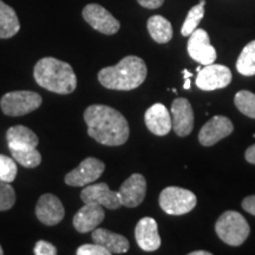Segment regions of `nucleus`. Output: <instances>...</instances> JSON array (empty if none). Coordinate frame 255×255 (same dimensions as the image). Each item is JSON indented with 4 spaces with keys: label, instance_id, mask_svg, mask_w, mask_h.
I'll return each mask as SVG.
<instances>
[{
    "label": "nucleus",
    "instance_id": "1",
    "mask_svg": "<svg viewBox=\"0 0 255 255\" xmlns=\"http://www.w3.org/2000/svg\"><path fill=\"white\" fill-rule=\"evenodd\" d=\"M88 135L96 142L108 146H119L128 141L129 123L119 110L108 105L94 104L84 111Z\"/></svg>",
    "mask_w": 255,
    "mask_h": 255
},
{
    "label": "nucleus",
    "instance_id": "2",
    "mask_svg": "<svg viewBox=\"0 0 255 255\" xmlns=\"http://www.w3.org/2000/svg\"><path fill=\"white\" fill-rule=\"evenodd\" d=\"M148 69L144 60L136 56H127L115 66H108L98 72V81L110 90L129 91L144 83Z\"/></svg>",
    "mask_w": 255,
    "mask_h": 255
},
{
    "label": "nucleus",
    "instance_id": "3",
    "mask_svg": "<svg viewBox=\"0 0 255 255\" xmlns=\"http://www.w3.org/2000/svg\"><path fill=\"white\" fill-rule=\"evenodd\" d=\"M33 77L39 87L58 95L72 94L77 88V76L72 66L53 57L38 60L33 69Z\"/></svg>",
    "mask_w": 255,
    "mask_h": 255
},
{
    "label": "nucleus",
    "instance_id": "4",
    "mask_svg": "<svg viewBox=\"0 0 255 255\" xmlns=\"http://www.w3.org/2000/svg\"><path fill=\"white\" fill-rule=\"evenodd\" d=\"M218 237L229 246H241L250 237V225L240 213L228 210L218 219L215 223Z\"/></svg>",
    "mask_w": 255,
    "mask_h": 255
},
{
    "label": "nucleus",
    "instance_id": "5",
    "mask_svg": "<svg viewBox=\"0 0 255 255\" xmlns=\"http://www.w3.org/2000/svg\"><path fill=\"white\" fill-rule=\"evenodd\" d=\"M43 103V98L34 91L7 92L0 100V108L6 116L19 117L37 110Z\"/></svg>",
    "mask_w": 255,
    "mask_h": 255
},
{
    "label": "nucleus",
    "instance_id": "6",
    "mask_svg": "<svg viewBox=\"0 0 255 255\" xmlns=\"http://www.w3.org/2000/svg\"><path fill=\"white\" fill-rule=\"evenodd\" d=\"M159 207L169 215H184L195 208L197 199L193 191L180 187H167L159 194Z\"/></svg>",
    "mask_w": 255,
    "mask_h": 255
},
{
    "label": "nucleus",
    "instance_id": "7",
    "mask_svg": "<svg viewBox=\"0 0 255 255\" xmlns=\"http://www.w3.org/2000/svg\"><path fill=\"white\" fill-rule=\"evenodd\" d=\"M105 164L101 159L88 157L81 162V164L65 175V183L71 187H85L94 183L104 173Z\"/></svg>",
    "mask_w": 255,
    "mask_h": 255
},
{
    "label": "nucleus",
    "instance_id": "8",
    "mask_svg": "<svg viewBox=\"0 0 255 255\" xmlns=\"http://www.w3.org/2000/svg\"><path fill=\"white\" fill-rule=\"evenodd\" d=\"M83 18L94 30L111 36L117 33L121 27L120 21L113 14L98 4H89L83 8Z\"/></svg>",
    "mask_w": 255,
    "mask_h": 255
},
{
    "label": "nucleus",
    "instance_id": "9",
    "mask_svg": "<svg viewBox=\"0 0 255 255\" xmlns=\"http://www.w3.org/2000/svg\"><path fill=\"white\" fill-rule=\"evenodd\" d=\"M232 82V72L227 66L220 64L205 65L197 72L196 87L203 91H214L228 87Z\"/></svg>",
    "mask_w": 255,
    "mask_h": 255
},
{
    "label": "nucleus",
    "instance_id": "10",
    "mask_svg": "<svg viewBox=\"0 0 255 255\" xmlns=\"http://www.w3.org/2000/svg\"><path fill=\"white\" fill-rule=\"evenodd\" d=\"M187 49L191 58L202 65H209L215 62L216 50L210 44L208 33L202 28H196L190 34Z\"/></svg>",
    "mask_w": 255,
    "mask_h": 255
},
{
    "label": "nucleus",
    "instance_id": "11",
    "mask_svg": "<svg viewBox=\"0 0 255 255\" xmlns=\"http://www.w3.org/2000/svg\"><path fill=\"white\" fill-rule=\"evenodd\" d=\"M81 199L84 203H96L113 210L122 206L119 191L110 190L109 186L104 182L85 186L81 193Z\"/></svg>",
    "mask_w": 255,
    "mask_h": 255
},
{
    "label": "nucleus",
    "instance_id": "12",
    "mask_svg": "<svg viewBox=\"0 0 255 255\" xmlns=\"http://www.w3.org/2000/svg\"><path fill=\"white\" fill-rule=\"evenodd\" d=\"M36 216L41 223L46 226H56L63 221L65 209L58 197L46 193L41 195L36 206Z\"/></svg>",
    "mask_w": 255,
    "mask_h": 255
},
{
    "label": "nucleus",
    "instance_id": "13",
    "mask_svg": "<svg viewBox=\"0 0 255 255\" xmlns=\"http://www.w3.org/2000/svg\"><path fill=\"white\" fill-rule=\"evenodd\" d=\"M234 130L231 120L225 116H214L199 132V142L203 146H212L231 135Z\"/></svg>",
    "mask_w": 255,
    "mask_h": 255
},
{
    "label": "nucleus",
    "instance_id": "14",
    "mask_svg": "<svg viewBox=\"0 0 255 255\" xmlns=\"http://www.w3.org/2000/svg\"><path fill=\"white\" fill-rule=\"evenodd\" d=\"M146 181L141 174H132L119 190V196L122 206L128 208H135L145 199Z\"/></svg>",
    "mask_w": 255,
    "mask_h": 255
},
{
    "label": "nucleus",
    "instance_id": "15",
    "mask_svg": "<svg viewBox=\"0 0 255 255\" xmlns=\"http://www.w3.org/2000/svg\"><path fill=\"white\" fill-rule=\"evenodd\" d=\"M171 123L175 133L186 137L193 131L194 111L187 98H176L171 105Z\"/></svg>",
    "mask_w": 255,
    "mask_h": 255
},
{
    "label": "nucleus",
    "instance_id": "16",
    "mask_svg": "<svg viewBox=\"0 0 255 255\" xmlns=\"http://www.w3.org/2000/svg\"><path fill=\"white\" fill-rule=\"evenodd\" d=\"M135 238L142 251L154 252L161 247V237L158 234L157 222L152 218H143L137 222Z\"/></svg>",
    "mask_w": 255,
    "mask_h": 255
},
{
    "label": "nucleus",
    "instance_id": "17",
    "mask_svg": "<svg viewBox=\"0 0 255 255\" xmlns=\"http://www.w3.org/2000/svg\"><path fill=\"white\" fill-rule=\"evenodd\" d=\"M105 213L103 207L96 203H85L73 216V227L79 233H89L103 222Z\"/></svg>",
    "mask_w": 255,
    "mask_h": 255
},
{
    "label": "nucleus",
    "instance_id": "18",
    "mask_svg": "<svg viewBox=\"0 0 255 255\" xmlns=\"http://www.w3.org/2000/svg\"><path fill=\"white\" fill-rule=\"evenodd\" d=\"M144 122L149 131L156 136H165L173 129L170 113L161 103H155L145 111Z\"/></svg>",
    "mask_w": 255,
    "mask_h": 255
},
{
    "label": "nucleus",
    "instance_id": "19",
    "mask_svg": "<svg viewBox=\"0 0 255 255\" xmlns=\"http://www.w3.org/2000/svg\"><path fill=\"white\" fill-rule=\"evenodd\" d=\"M91 238L96 244L103 246L110 254H123L129 251L130 244L126 237L108 231L105 228H96L92 231Z\"/></svg>",
    "mask_w": 255,
    "mask_h": 255
},
{
    "label": "nucleus",
    "instance_id": "20",
    "mask_svg": "<svg viewBox=\"0 0 255 255\" xmlns=\"http://www.w3.org/2000/svg\"><path fill=\"white\" fill-rule=\"evenodd\" d=\"M8 148H24V146H34L37 148L39 138L38 136L24 126H14L8 128L6 132Z\"/></svg>",
    "mask_w": 255,
    "mask_h": 255
},
{
    "label": "nucleus",
    "instance_id": "21",
    "mask_svg": "<svg viewBox=\"0 0 255 255\" xmlns=\"http://www.w3.org/2000/svg\"><path fill=\"white\" fill-rule=\"evenodd\" d=\"M20 30L18 15L11 6L0 0V39L14 37Z\"/></svg>",
    "mask_w": 255,
    "mask_h": 255
},
{
    "label": "nucleus",
    "instance_id": "22",
    "mask_svg": "<svg viewBox=\"0 0 255 255\" xmlns=\"http://www.w3.org/2000/svg\"><path fill=\"white\" fill-rule=\"evenodd\" d=\"M149 34L156 43L165 44L173 38V26L170 21L162 15H152L146 23Z\"/></svg>",
    "mask_w": 255,
    "mask_h": 255
},
{
    "label": "nucleus",
    "instance_id": "23",
    "mask_svg": "<svg viewBox=\"0 0 255 255\" xmlns=\"http://www.w3.org/2000/svg\"><path fill=\"white\" fill-rule=\"evenodd\" d=\"M15 162L25 168H36L41 163V155L34 146L8 148Z\"/></svg>",
    "mask_w": 255,
    "mask_h": 255
},
{
    "label": "nucleus",
    "instance_id": "24",
    "mask_svg": "<svg viewBox=\"0 0 255 255\" xmlns=\"http://www.w3.org/2000/svg\"><path fill=\"white\" fill-rule=\"evenodd\" d=\"M237 70L244 76L255 75V40H252L242 49L237 60Z\"/></svg>",
    "mask_w": 255,
    "mask_h": 255
},
{
    "label": "nucleus",
    "instance_id": "25",
    "mask_svg": "<svg viewBox=\"0 0 255 255\" xmlns=\"http://www.w3.org/2000/svg\"><path fill=\"white\" fill-rule=\"evenodd\" d=\"M205 5L206 0H201L199 4L189 9L186 20H184L182 25V28H181L182 36L189 37L196 30L199 24L201 23V20H202V18L205 17Z\"/></svg>",
    "mask_w": 255,
    "mask_h": 255
},
{
    "label": "nucleus",
    "instance_id": "26",
    "mask_svg": "<svg viewBox=\"0 0 255 255\" xmlns=\"http://www.w3.org/2000/svg\"><path fill=\"white\" fill-rule=\"evenodd\" d=\"M234 103L241 114L255 119V94L247 90H241L235 95Z\"/></svg>",
    "mask_w": 255,
    "mask_h": 255
},
{
    "label": "nucleus",
    "instance_id": "27",
    "mask_svg": "<svg viewBox=\"0 0 255 255\" xmlns=\"http://www.w3.org/2000/svg\"><path fill=\"white\" fill-rule=\"evenodd\" d=\"M18 168L14 158L0 154V181L11 183L15 180Z\"/></svg>",
    "mask_w": 255,
    "mask_h": 255
},
{
    "label": "nucleus",
    "instance_id": "28",
    "mask_svg": "<svg viewBox=\"0 0 255 255\" xmlns=\"http://www.w3.org/2000/svg\"><path fill=\"white\" fill-rule=\"evenodd\" d=\"M15 200V191L13 187L7 182H1L0 181V212L11 209L14 206Z\"/></svg>",
    "mask_w": 255,
    "mask_h": 255
},
{
    "label": "nucleus",
    "instance_id": "29",
    "mask_svg": "<svg viewBox=\"0 0 255 255\" xmlns=\"http://www.w3.org/2000/svg\"><path fill=\"white\" fill-rule=\"evenodd\" d=\"M77 255H111L110 252L105 250L103 246L96 244H87L82 245L81 247H78L77 252H76Z\"/></svg>",
    "mask_w": 255,
    "mask_h": 255
},
{
    "label": "nucleus",
    "instance_id": "30",
    "mask_svg": "<svg viewBox=\"0 0 255 255\" xmlns=\"http://www.w3.org/2000/svg\"><path fill=\"white\" fill-rule=\"evenodd\" d=\"M33 253L36 255H56L57 254V248L53 246L50 242L39 240L34 246Z\"/></svg>",
    "mask_w": 255,
    "mask_h": 255
},
{
    "label": "nucleus",
    "instance_id": "31",
    "mask_svg": "<svg viewBox=\"0 0 255 255\" xmlns=\"http://www.w3.org/2000/svg\"><path fill=\"white\" fill-rule=\"evenodd\" d=\"M242 208L246 210L247 213L255 216V195L248 196L242 201Z\"/></svg>",
    "mask_w": 255,
    "mask_h": 255
},
{
    "label": "nucleus",
    "instance_id": "32",
    "mask_svg": "<svg viewBox=\"0 0 255 255\" xmlns=\"http://www.w3.org/2000/svg\"><path fill=\"white\" fill-rule=\"evenodd\" d=\"M139 5L149 9H155L163 5L164 0H137Z\"/></svg>",
    "mask_w": 255,
    "mask_h": 255
},
{
    "label": "nucleus",
    "instance_id": "33",
    "mask_svg": "<svg viewBox=\"0 0 255 255\" xmlns=\"http://www.w3.org/2000/svg\"><path fill=\"white\" fill-rule=\"evenodd\" d=\"M245 158L247 162H250L252 164H255V144L251 145L245 152Z\"/></svg>",
    "mask_w": 255,
    "mask_h": 255
},
{
    "label": "nucleus",
    "instance_id": "34",
    "mask_svg": "<svg viewBox=\"0 0 255 255\" xmlns=\"http://www.w3.org/2000/svg\"><path fill=\"white\" fill-rule=\"evenodd\" d=\"M190 255H212V253L207 251H196V252H191Z\"/></svg>",
    "mask_w": 255,
    "mask_h": 255
},
{
    "label": "nucleus",
    "instance_id": "35",
    "mask_svg": "<svg viewBox=\"0 0 255 255\" xmlns=\"http://www.w3.org/2000/svg\"><path fill=\"white\" fill-rule=\"evenodd\" d=\"M183 88L186 89V90H189V89H190V78H184Z\"/></svg>",
    "mask_w": 255,
    "mask_h": 255
},
{
    "label": "nucleus",
    "instance_id": "36",
    "mask_svg": "<svg viewBox=\"0 0 255 255\" xmlns=\"http://www.w3.org/2000/svg\"><path fill=\"white\" fill-rule=\"evenodd\" d=\"M183 76H184V78H191V77H193V73L188 71L187 69H184L183 70Z\"/></svg>",
    "mask_w": 255,
    "mask_h": 255
},
{
    "label": "nucleus",
    "instance_id": "37",
    "mask_svg": "<svg viewBox=\"0 0 255 255\" xmlns=\"http://www.w3.org/2000/svg\"><path fill=\"white\" fill-rule=\"evenodd\" d=\"M2 254H4V251H2L1 246H0V255H2Z\"/></svg>",
    "mask_w": 255,
    "mask_h": 255
}]
</instances>
